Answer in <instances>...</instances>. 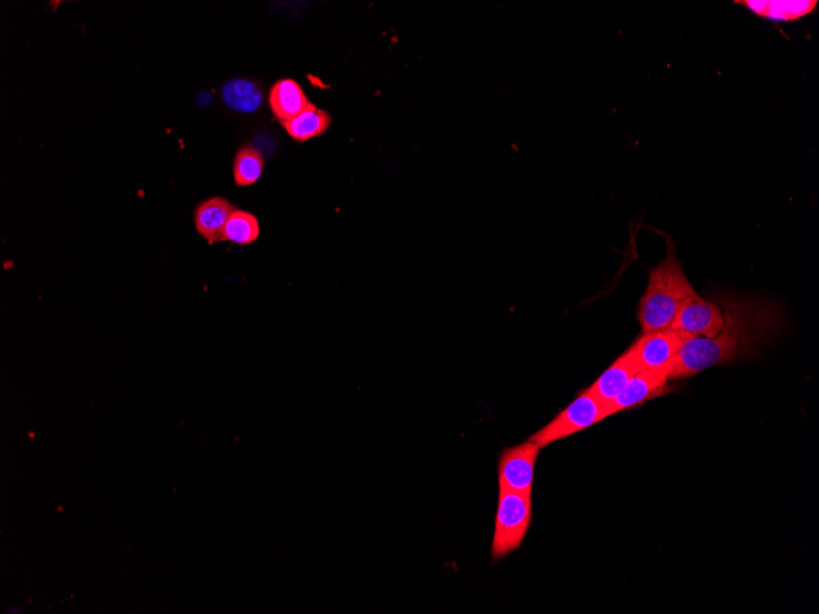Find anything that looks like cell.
Instances as JSON below:
<instances>
[{"instance_id":"6da1fadb","label":"cell","mask_w":819,"mask_h":614,"mask_svg":"<svg viewBox=\"0 0 819 614\" xmlns=\"http://www.w3.org/2000/svg\"><path fill=\"white\" fill-rule=\"evenodd\" d=\"M724 323L714 338L683 339L670 371V380L686 379L706 369L751 357L783 328L782 316L770 302L722 295Z\"/></svg>"},{"instance_id":"7a4b0ae2","label":"cell","mask_w":819,"mask_h":614,"mask_svg":"<svg viewBox=\"0 0 819 614\" xmlns=\"http://www.w3.org/2000/svg\"><path fill=\"white\" fill-rule=\"evenodd\" d=\"M694 294L676 249L669 244L665 259L651 271L648 286L640 302L639 319L643 334L670 329L677 311Z\"/></svg>"},{"instance_id":"3957f363","label":"cell","mask_w":819,"mask_h":614,"mask_svg":"<svg viewBox=\"0 0 819 614\" xmlns=\"http://www.w3.org/2000/svg\"><path fill=\"white\" fill-rule=\"evenodd\" d=\"M533 517L531 496L500 491L495 516L492 558L500 560L517 551L527 536Z\"/></svg>"},{"instance_id":"277c9868","label":"cell","mask_w":819,"mask_h":614,"mask_svg":"<svg viewBox=\"0 0 819 614\" xmlns=\"http://www.w3.org/2000/svg\"><path fill=\"white\" fill-rule=\"evenodd\" d=\"M605 418H608L605 406L586 389L570 406L555 416L550 424L546 425L539 432L534 433L528 440L542 449L553 445L555 441L588 429Z\"/></svg>"},{"instance_id":"5b68a950","label":"cell","mask_w":819,"mask_h":614,"mask_svg":"<svg viewBox=\"0 0 819 614\" xmlns=\"http://www.w3.org/2000/svg\"><path fill=\"white\" fill-rule=\"evenodd\" d=\"M541 448L527 440L519 446L505 449L500 457V491L531 496L534 472Z\"/></svg>"},{"instance_id":"8992f818","label":"cell","mask_w":819,"mask_h":614,"mask_svg":"<svg viewBox=\"0 0 819 614\" xmlns=\"http://www.w3.org/2000/svg\"><path fill=\"white\" fill-rule=\"evenodd\" d=\"M724 323L721 305L695 294L685 302L672 321L671 329L683 339L714 338Z\"/></svg>"},{"instance_id":"52a82bcc","label":"cell","mask_w":819,"mask_h":614,"mask_svg":"<svg viewBox=\"0 0 819 614\" xmlns=\"http://www.w3.org/2000/svg\"><path fill=\"white\" fill-rule=\"evenodd\" d=\"M671 368L641 370L621 391L611 404L606 408L608 417L620 412L645 404L646 401L663 397L672 389L667 386Z\"/></svg>"},{"instance_id":"ba28073f","label":"cell","mask_w":819,"mask_h":614,"mask_svg":"<svg viewBox=\"0 0 819 614\" xmlns=\"http://www.w3.org/2000/svg\"><path fill=\"white\" fill-rule=\"evenodd\" d=\"M682 342L683 338L670 328L644 332L631 347L641 370L664 369L671 368Z\"/></svg>"},{"instance_id":"9c48e42d","label":"cell","mask_w":819,"mask_h":614,"mask_svg":"<svg viewBox=\"0 0 819 614\" xmlns=\"http://www.w3.org/2000/svg\"><path fill=\"white\" fill-rule=\"evenodd\" d=\"M640 366L636 364L631 347L622 356L617 358L588 390L606 409L621 394V391L629 385V381L636 374H640Z\"/></svg>"},{"instance_id":"30bf717a","label":"cell","mask_w":819,"mask_h":614,"mask_svg":"<svg viewBox=\"0 0 819 614\" xmlns=\"http://www.w3.org/2000/svg\"><path fill=\"white\" fill-rule=\"evenodd\" d=\"M236 209L224 198H210L200 203L195 213V225L198 234L209 245H215L222 240L225 226L232 213Z\"/></svg>"},{"instance_id":"8fae6325","label":"cell","mask_w":819,"mask_h":614,"mask_svg":"<svg viewBox=\"0 0 819 614\" xmlns=\"http://www.w3.org/2000/svg\"><path fill=\"white\" fill-rule=\"evenodd\" d=\"M269 105L279 122L286 125L301 115L311 103L295 80L284 79L271 87Z\"/></svg>"},{"instance_id":"7c38bea8","label":"cell","mask_w":819,"mask_h":614,"mask_svg":"<svg viewBox=\"0 0 819 614\" xmlns=\"http://www.w3.org/2000/svg\"><path fill=\"white\" fill-rule=\"evenodd\" d=\"M735 4H741L748 10H751L757 16H761L768 20H772L775 23H792L796 20H800L815 12L818 4L816 0H745V2H736Z\"/></svg>"},{"instance_id":"4fadbf2b","label":"cell","mask_w":819,"mask_h":614,"mask_svg":"<svg viewBox=\"0 0 819 614\" xmlns=\"http://www.w3.org/2000/svg\"><path fill=\"white\" fill-rule=\"evenodd\" d=\"M332 119L325 109L312 104L296 118L284 125L289 135L299 143L308 142L313 138L325 134L331 126Z\"/></svg>"},{"instance_id":"5bb4252c","label":"cell","mask_w":819,"mask_h":614,"mask_svg":"<svg viewBox=\"0 0 819 614\" xmlns=\"http://www.w3.org/2000/svg\"><path fill=\"white\" fill-rule=\"evenodd\" d=\"M226 106L239 114H253L262 104V94L257 84L246 79L231 80L221 93Z\"/></svg>"},{"instance_id":"9a60e30c","label":"cell","mask_w":819,"mask_h":614,"mask_svg":"<svg viewBox=\"0 0 819 614\" xmlns=\"http://www.w3.org/2000/svg\"><path fill=\"white\" fill-rule=\"evenodd\" d=\"M260 236V226L255 215L245 210H235L222 234V240L237 246L255 244Z\"/></svg>"},{"instance_id":"2e32d148","label":"cell","mask_w":819,"mask_h":614,"mask_svg":"<svg viewBox=\"0 0 819 614\" xmlns=\"http://www.w3.org/2000/svg\"><path fill=\"white\" fill-rule=\"evenodd\" d=\"M265 158L251 146L239 149L234 161V178L238 187L256 185L265 173Z\"/></svg>"}]
</instances>
